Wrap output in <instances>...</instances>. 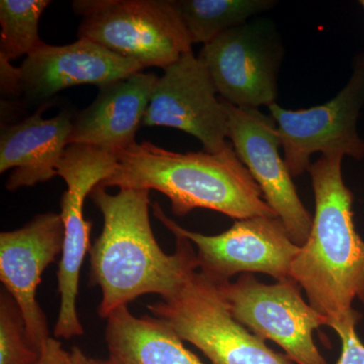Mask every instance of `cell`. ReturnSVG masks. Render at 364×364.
Masks as SVG:
<instances>
[{
	"label": "cell",
	"instance_id": "5",
	"mask_svg": "<svg viewBox=\"0 0 364 364\" xmlns=\"http://www.w3.org/2000/svg\"><path fill=\"white\" fill-rule=\"evenodd\" d=\"M148 309L213 364H291L232 316L219 286L198 269L172 296Z\"/></svg>",
	"mask_w": 364,
	"mask_h": 364
},
{
	"label": "cell",
	"instance_id": "10",
	"mask_svg": "<svg viewBox=\"0 0 364 364\" xmlns=\"http://www.w3.org/2000/svg\"><path fill=\"white\" fill-rule=\"evenodd\" d=\"M228 119V138L235 152L262 191L263 198L286 227L299 247L305 245L313 218L296 193L284 159L279 155L277 123L257 109L239 107L223 100Z\"/></svg>",
	"mask_w": 364,
	"mask_h": 364
},
{
	"label": "cell",
	"instance_id": "14",
	"mask_svg": "<svg viewBox=\"0 0 364 364\" xmlns=\"http://www.w3.org/2000/svg\"><path fill=\"white\" fill-rule=\"evenodd\" d=\"M26 102L39 105L72 86H100L144 70L134 60L109 51L88 39L72 44H45L20 67Z\"/></svg>",
	"mask_w": 364,
	"mask_h": 364
},
{
	"label": "cell",
	"instance_id": "21",
	"mask_svg": "<svg viewBox=\"0 0 364 364\" xmlns=\"http://www.w3.org/2000/svg\"><path fill=\"white\" fill-rule=\"evenodd\" d=\"M336 333L342 343L337 364H364V344L356 333V325L346 326Z\"/></svg>",
	"mask_w": 364,
	"mask_h": 364
},
{
	"label": "cell",
	"instance_id": "11",
	"mask_svg": "<svg viewBox=\"0 0 364 364\" xmlns=\"http://www.w3.org/2000/svg\"><path fill=\"white\" fill-rule=\"evenodd\" d=\"M163 70L142 126L177 129L198 139L205 152H221L229 145L227 114L203 62L191 51Z\"/></svg>",
	"mask_w": 364,
	"mask_h": 364
},
{
	"label": "cell",
	"instance_id": "7",
	"mask_svg": "<svg viewBox=\"0 0 364 364\" xmlns=\"http://www.w3.org/2000/svg\"><path fill=\"white\" fill-rule=\"evenodd\" d=\"M217 284L232 316L260 339L282 347L289 360L329 364L313 338L315 330L328 326L327 318L306 303L294 279L267 284L244 273L235 282Z\"/></svg>",
	"mask_w": 364,
	"mask_h": 364
},
{
	"label": "cell",
	"instance_id": "4",
	"mask_svg": "<svg viewBox=\"0 0 364 364\" xmlns=\"http://www.w3.org/2000/svg\"><path fill=\"white\" fill-rule=\"evenodd\" d=\"M79 39L138 62L144 69L166 67L193 51L173 0H75Z\"/></svg>",
	"mask_w": 364,
	"mask_h": 364
},
{
	"label": "cell",
	"instance_id": "24",
	"mask_svg": "<svg viewBox=\"0 0 364 364\" xmlns=\"http://www.w3.org/2000/svg\"><path fill=\"white\" fill-rule=\"evenodd\" d=\"M67 364H90V358L79 347H73L70 351L69 361Z\"/></svg>",
	"mask_w": 364,
	"mask_h": 364
},
{
	"label": "cell",
	"instance_id": "22",
	"mask_svg": "<svg viewBox=\"0 0 364 364\" xmlns=\"http://www.w3.org/2000/svg\"><path fill=\"white\" fill-rule=\"evenodd\" d=\"M0 87L1 95L11 97H21L23 95L20 68H16L11 61L0 57Z\"/></svg>",
	"mask_w": 364,
	"mask_h": 364
},
{
	"label": "cell",
	"instance_id": "17",
	"mask_svg": "<svg viewBox=\"0 0 364 364\" xmlns=\"http://www.w3.org/2000/svg\"><path fill=\"white\" fill-rule=\"evenodd\" d=\"M109 358L119 364H205L161 318L136 317L128 306L107 318Z\"/></svg>",
	"mask_w": 364,
	"mask_h": 364
},
{
	"label": "cell",
	"instance_id": "1",
	"mask_svg": "<svg viewBox=\"0 0 364 364\" xmlns=\"http://www.w3.org/2000/svg\"><path fill=\"white\" fill-rule=\"evenodd\" d=\"M91 200L104 218L102 233L90 248L91 282L100 287L98 315L107 318L144 294L169 298L191 270L198 269L191 242L178 232L176 252L162 250L150 222V191L119 189L117 195L97 186Z\"/></svg>",
	"mask_w": 364,
	"mask_h": 364
},
{
	"label": "cell",
	"instance_id": "3",
	"mask_svg": "<svg viewBox=\"0 0 364 364\" xmlns=\"http://www.w3.org/2000/svg\"><path fill=\"white\" fill-rule=\"evenodd\" d=\"M117 165L100 188L157 191L184 217L207 208L237 220L277 217L239 159L233 146L219 153H177L151 142L135 144L116 154Z\"/></svg>",
	"mask_w": 364,
	"mask_h": 364
},
{
	"label": "cell",
	"instance_id": "20",
	"mask_svg": "<svg viewBox=\"0 0 364 364\" xmlns=\"http://www.w3.org/2000/svg\"><path fill=\"white\" fill-rule=\"evenodd\" d=\"M41 354L31 346L18 304L7 291L0 296V364H37Z\"/></svg>",
	"mask_w": 364,
	"mask_h": 364
},
{
	"label": "cell",
	"instance_id": "26",
	"mask_svg": "<svg viewBox=\"0 0 364 364\" xmlns=\"http://www.w3.org/2000/svg\"><path fill=\"white\" fill-rule=\"evenodd\" d=\"M359 4H360V6H363V9H364V0H361V1H359Z\"/></svg>",
	"mask_w": 364,
	"mask_h": 364
},
{
	"label": "cell",
	"instance_id": "15",
	"mask_svg": "<svg viewBox=\"0 0 364 364\" xmlns=\"http://www.w3.org/2000/svg\"><path fill=\"white\" fill-rule=\"evenodd\" d=\"M158 78L141 71L100 86L92 104L74 114L69 145L91 146L114 154L135 145Z\"/></svg>",
	"mask_w": 364,
	"mask_h": 364
},
{
	"label": "cell",
	"instance_id": "16",
	"mask_svg": "<svg viewBox=\"0 0 364 364\" xmlns=\"http://www.w3.org/2000/svg\"><path fill=\"white\" fill-rule=\"evenodd\" d=\"M49 102L21 123L2 129L0 136V173L13 169L6 189L32 188L58 176V165L69 146L75 112L63 109L51 119L43 114Z\"/></svg>",
	"mask_w": 364,
	"mask_h": 364
},
{
	"label": "cell",
	"instance_id": "6",
	"mask_svg": "<svg viewBox=\"0 0 364 364\" xmlns=\"http://www.w3.org/2000/svg\"><path fill=\"white\" fill-rule=\"evenodd\" d=\"M117 165L114 153L91 147L69 145L58 165V176L66 182L62 195V221L64 225L63 250L58 273L60 309L54 337L72 339L82 336L83 326L77 312L81 267L90 250V235L92 224L85 218L86 196L111 176Z\"/></svg>",
	"mask_w": 364,
	"mask_h": 364
},
{
	"label": "cell",
	"instance_id": "8",
	"mask_svg": "<svg viewBox=\"0 0 364 364\" xmlns=\"http://www.w3.org/2000/svg\"><path fill=\"white\" fill-rule=\"evenodd\" d=\"M152 208L169 231L178 232L196 246L200 272L215 284L229 282L238 273H264L277 282L291 279V264L301 247L289 238L279 218L237 220L224 233L208 236L179 226L159 203Z\"/></svg>",
	"mask_w": 364,
	"mask_h": 364
},
{
	"label": "cell",
	"instance_id": "13",
	"mask_svg": "<svg viewBox=\"0 0 364 364\" xmlns=\"http://www.w3.org/2000/svg\"><path fill=\"white\" fill-rule=\"evenodd\" d=\"M222 100L257 109L277 100V55L264 26L245 23L203 45L198 57Z\"/></svg>",
	"mask_w": 364,
	"mask_h": 364
},
{
	"label": "cell",
	"instance_id": "18",
	"mask_svg": "<svg viewBox=\"0 0 364 364\" xmlns=\"http://www.w3.org/2000/svg\"><path fill=\"white\" fill-rule=\"evenodd\" d=\"M274 4L272 0H173L193 45L212 42Z\"/></svg>",
	"mask_w": 364,
	"mask_h": 364
},
{
	"label": "cell",
	"instance_id": "12",
	"mask_svg": "<svg viewBox=\"0 0 364 364\" xmlns=\"http://www.w3.org/2000/svg\"><path fill=\"white\" fill-rule=\"evenodd\" d=\"M64 225L57 213L36 215L25 226L0 234V280L18 304L31 346L41 354L50 336L37 301L43 273L63 250Z\"/></svg>",
	"mask_w": 364,
	"mask_h": 364
},
{
	"label": "cell",
	"instance_id": "25",
	"mask_svg": "<svg viewBox=\"0 0 364 364\" xmlns=\"http://www.w3.org/2000/svg\"><path fill=\"white\" fill-rule=\"evenodd\" d=\"M90 364H119L116 360L109 358L107 359H93L90 358Z\"/></svg>",
	"mask_w": 364,
	"mask_h": 364
},
{
	"label": "cell",
	"instance_id": "2",
	"mask_svg": "<svg viewBox=\"0 0 364 364\" xmlns=\"http://www.w3.org/2000/svg\"><path fill=\"white\" fill-rule=\"evenodd\" d=\"M343 155H322L309 172L315 193L313 226L291 268V279L335 332L356 325L364 306V241L354 224L353 193L342 178Z\"/></svg>",
	"mask_w": 364,
	"mask_h": 364
},
{
	"label": "cell",
	"instance_id": "19",
	"mask_svg": "<svg viewBox=\"0 0 364 364\" xmlns=\"http://www.w3.org/2000/svg\"><path fill=\"white\" fill-rule=\"evenodd\" d=\"M50 0L0 1V57L11 61L28 57L45 44L40 39L39 23Z\"/></svg>",
	"mask_w": 364,
	"mask_h": 364
},
{
	"label": "cell",
	"instance_id": "23",
	"mask_svg": "<svg viewBox=\"0 0 364 364\" xmlns=\"http://www.w3.org/2000/svg\"><path fill=\"white\" fill-rule=\"evenodd\" d=\"M70 352L66 351L59 339L51 337L43 347L37 364H67Z\"/></svg>",
	"mask_w": 364,
	"mask_h": 364
},
{
	"label": "cell",
	"instance_id": "9",
	"mask_svg": "<svg viewBox=\"0 0 364 364\" xmlns=\"http://www.w3.org/2000/svg\"><path fill=\"white\" fill-rule=\"evenodd\" d=\"M363 107L364 54L356 57L348 83L325 105L299 111L284 109L275 102L269 105L291 176L309 171L310 158L318 152L363 159L364 141L358 132Z\"/></svg>",
	"mask_w": 364,
	"mask_h": 364
}]
</instances>
